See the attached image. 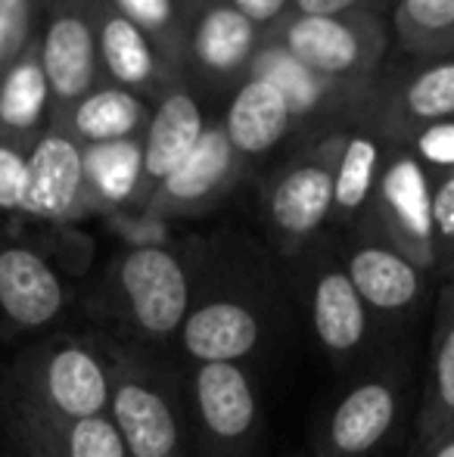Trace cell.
I'll return each instance as SVG.
<instances>
[{"label":"cell","instance_id":"28","mask_svg":"<svg viewBox=\"0 0 454 457\" xmlns=\"http://www.w3.org/2000/svg\"><path fill=\"white\" fill-rule=\"evenodd\" d=\"M395 22L408 47H445L454 37V0H401Z\"/></svg>","mask_w":454,"mask_h":457},{"label":"cell","instance_id":"34","mask_svg":"<svg viewBox=\"0 0 454 457\" xmlns=\"http://www.w3.org/2000/svg\"><path fill=\"white\" fill-rule=\"evenodd\" d=\"M234 10H240L249 22L255 25H265V22H274V19L284 12L286 0H230Z\"/></svg>","mask_w":454,"mask_h":457},{"label":"cell","instance_id":"6","mask_svg":"<svg viewBox=\"0 0 454 457\" xmlns=\"http://www.w3.org/2000/svg\"><path fill=\"white\" fill-rule=\"evenodd\" d=\"M290 262L293 295L302 312V324L330 367L349 373L376 355L386 343H392L370 318L336 249L315 240Z\"/></svg>","mask_w":454,"mask_h":457},{"label":"cell","instance_id":"21","mask_svg":"<svg viewBox=\"0 0 454 457\" xmlns=\"http://www.w3.org/2000/svg\"><path fill=\"white\" fill-rule=\"evenodd\" d=\"M97 54L103 81L131 94L156 87L162 72V56L156 44L121 12H115L106 0L97 12Z\"/></svg>","mask_w":454,"mask_h":457},{"label":"cell","instance_id":"12","mask_svg":"<svg viewBox=\"0 0 454 457\" xmlns=\"http://www.w3.org/2000/svg\"><path fill=\"white\" fill-rule=\"evenodd\" d=\"M29 184H25L22 224L62 228L91 209L85 184V146L75 144L66 131L50 125L25 150Z\"/></svg>","mask_w":454,"mask_h":457},{"label":"cell","instance_id":"18","mask_svg":"<svg viewBox=\"0 0 454 457\" xmlns=\"http://www.w3.org/2000/svg\"><path fill=\"white\" fill-rule=\"evenodd\" d=\"M206 134L202 109L187 91H171L162 96L159 109L146 121V131L140 137L144 144V181H140V199L144 205L159 184L190 156L200 137Z\"/></svg>","mask_w":454,"mask_h":457},{"label":"cell","instance_id":"16","mask_svg":"<svg viewBox=\"0 0 454 457\" xmlns=\"http://www.w3.org/2000/svg\"><path fill=\"white\" fill-rule=\"evenodd\" d=\"M454 427V277L439 283L426 377L417 392L414 442H430Z\"/></svg>","mask_w":454,"mask_h":457},{"label":"cell","instance_id":"25","mask_svg":"<svg viewBox=\"0 0 454 457\" xmlns=\"http://www.w3.org/2000/svg\"><path fill=\"white\" fill-rule=\"evenodd\" d=\"M380 144L370 134L345 140L334 171V218L343 224L361 221L380 181Z\"/></svg>","mask_w":454,"mask_h":457},{"label":"cell","instance_id":"24","mask_svg":"<svg viewBox=\"0 0 454 457\" xmlns=\"http://www.w3.org/2000/svg\"><path fill=\"white\" fill-rule=\"evenodd\" d=\"M140 181H144V144L115 140V144L85 146V184L87 199L103 209L137 205Z\"/></svg>","mask_w":454,"mask_h":457},{"label":"cell","instance_id":"33","mask_svg":"<svg viewBox=\"0 0 454 457\" xmlns=\"http://www.w3.org/2000/svg\"><path fill=\"white\" fill-rule=\"evenodd\" d=\"M414 156L424 165L451 171L454 169V119L426 125L414 137Z\"/></svg>","mask_w":454,"mask_h":457},{"label":"cell","instance_id":"37","mask_svg":"<svg viewBox=\"0 0 454 457\" xmlns=\"http://www.w3.org/2000/svg\"><path fill=\"white\" fill-rule=\"evenodd\" d=\"M184 457H190V454H184Z\"/></svg>","mask_w":454,"mask_h":457},{"label":"cell","instance_id":"17","mask_svg":"<svg viewBox=\"0 0 454 457\" xmlns=\"http://www.w3.org/2000/svg\"><path fill=\"white\" fill-rule=\"evenodd\" d=\"M0 457H131L106 414L56 423L0 427Z\"/></svg>","mask_w":454,"mask_h":457},{"label":"cell","instance_id":"35","mask_svg":"<svg viewBox=\"0 0 454 457\" xmlns=\"http://www.w3.org/2000/svg\"><path fill=\"white\" fill-rule=\"evenodd\" d=\"M296 16H343L361 0H293Z\"/></svg>","mask_w":454,"mask_h":457},{"label":"cell","instance_id":"8","mask_svg":"<svg viewBox=\"0 0 454 457\" xmlns=\"http://www.w3.org/2000/svg\"><path fill=\"white\" fill-rule=\"evenodd\" d=\"M78 308L69 274L16 230H0V343L25 345L62 330Z\"/></svg>","mask_w":454,"mask_h":457},{"label":"cell","instance_id":"13","mask_svg":"<svg viewBox=\"0 0 454 457\" xmlns=\"http://www.w3.org/2000/svg\"><path fill=\"white\" fill-rule=\"evenodd\" d=\"M334 153L299 159L268 190V228L280 255L293 259L321 237L334 218Z\"/></svg>","mask_w":454,"mask_h":457},{"label":"cell","instance_id":"29","mask_svg":"<svg viewBox=\"0 0 454 457\" xmlns=\"http://www.w3.org/2000/svg\"><path fill=\"white\" fill-rule=\"evenodd\" d=\"M41 0H0V72L31 47Z\"/></svg>","mask_w":454,"mask_h":457},{"label":"cell","instance_id":"2","mask_svg":"<svg viewBox=\"0 0 454 457\" xmlns=\"http://www.w3.org/2000/svg\"><path fill=\"white\" fill-rule=\"evenodd\" d=\"M200 262L194 246H128L78 295L87 327L115 343L171 352L194 305Z\"/></svg>","mask_w":454,"mask_h":457},{"label":"cell","instance_id":"30","mask_svg":"<svg viewBox=\"0 0 454 457\" xmlns=\"http://www.w3.org/2000/svg\"><path fill=\"white\" fill-rule=\"evenodd\" d=\"M25 184H29L25 150L0 140V230L22 228Z\"/></svg>","mask_w":454,"mask_h":457},{"label":"cell","instance_id":"31","mask_svg":"<svg viewBox=\"0 0 454 457\" xmlns=\"http://www.w3.org/2000/svg\"><path fill=\"white\" fill-rule=\"evenodd\" d=\"M433 230H436V280L454 277V169L433 184Z\"/></svg>","mask_w":454,"mask_h":457},{"label":"cell","instance_id":"1","mask_svg":"<svg viewBox=\"0 0 454 457\" xmlns=\"http://www.w3.org/2000/svg\"><path fill=\"white\" fill-rule=\"evenodd\" d=\"M286 293L259 255L202 253L194 305L171 355L181 364L259 367L286 333Z\"/></svg>","mask_w":454,"mask_h":457},{"label":"cell","instance_id":"5","mask_svg":"<svg viewBox=\"0 0 454 457\" xmlns=\"http://www.w3.org/2000/svg\"><path fill=\"white\" fill-rule=\"evenodd\" d=\"M110 339V337H106ZM112 345V389L106 417L115 423L131 457H184L187 442V392L184 364L171 352Z\"/></svg>","mask_w":454,"mask_h":457},{"label":"cell","instance_id":"3","mask_svg":"<svg viewBox=\"0 0 454 457\" xmlns=\"http://www.w3.org/2000/svg\"><path fill=\"white\" fill-rule=\"evenodd\" d=\"M110 389V339L91 327H62L25 343L0 367V427L106 414Z\"/></svg>","mask_w":454,"mask_h":457},{"label":"cell","instance_id":"23","mask_svg":"<svg viewBox=\"0 0 454 457\" xmlns=\"http://www.w3.org/2000/svg\"><path fill=\"white\" fill-rule=\"evenodd\" d=\"M194 56L209 75H236L255 54V22L230 4H215L194 25Z\"/></svg>","mask_w":454,"mask_h":457},{"label":"cell","instance_id":"14","mask_svg":"<svg viewBox=\"0 0 454 457\" xmlns=\"http://www.w3.org/2000/svg\"><path fill=\"white\" fill-rule=\"evenodd\" d=\"M367 16H296L280 31V47L318 79L367 72L380 54V35Z\"/></svg>","mask_w":454,"mask_h":457},{"label":"cell","instance_id":"20","mask_svg":"<svg viewBox=\"0 0 454 457\" xmlns=\"http://www.w3.org/2000/svg\"><path fill=\"white\" fill-rule=\"evenodd\" d=\"M146 121L150 115H146L144 100L125 87L110 85V81H100L94 91H87L81 100L54 115V125L81 146L137 140Z\"/></svg>","mask_w":454,"mask_h":457},{"label":"cell","instance_id":"22","mask_svg":"<svg viewBox=\"0 0 454 457\" xmlns=\"http://www.w3.org/2000/svg\"><path fill=\"white\" fill-rule=\"evenodd\" d=\"M290 103L284 100V94L277 87L268 85L265 79H255V75L236 91L225 119L230 144L243 156L271 153L290 134Z\"/></svg>","mask_w":454,"mask_h":457},{"label":"cell","instance_id":"36","mask_svg":"<svg viewBox=\"0 0 454 457\" xmlns=\"http://www.w3.org/2000/svg\"><path fill=\"white\" fill-rule=\"evenodd\" d=\"M408 457H454V427L430 442H411Z\"/></svg>","mask_w":454,"mask_h":457},{"label":"cell","instance_id":"4","mask_svg":"<svg viewBox=\"0 0 454 457\" xmlns=\"http://www.w3.org/2000/svg\"><path fill=\"white\" fill-rule=\"evenodd\" d=\"M417 411V373L405 339L345 373L311 429L315 457H389Z\"/></svg>","mask_w":454,"mask_h":457},{"label":"cell","instance_id":"10","mask_svg":"<svg viewBox=\"0 0 454 457\" xmlns=\"http://www.w3.org/2000/svg\"><path fill=\"white\" fill-rule=\"evenodd\" d=\"M103 0H41L35 50L54 94V115L103 81L97 12Z\"/></svg>","mask_w":454,"mask_h":457},{"label":"cell","instance_id":"11","mask_svg":"<svg viewBox=\"0 0 454 457\" xmlns=\"http://www.w3.org/2000/svg\"><path fill=\"white\" fill-rule=\"evenodd\" d=\"M401 255L436 277V230H433V181L426 165L411 153H395L380 169L374 199L361 218Z\"/></svg>","mask_w":454,"mask_h":457},{"label":"cell","instance_id":"27","mask_svg":"<svg viewBox=\"0 0 454 457\" xmlns=\"http://www.w3.org/2000/svg\"><path fill=\"white\" fill-rule=\"evenodd\" d=\"M401 115L411 125H436L454 115V60L417 72L401 91Z\"/></svg>","mask_w":454,"mask_h":457},{"label":"cell","instance_id":"38","mask_svg":"<svg viewBox=\"0 0 454 457\" xmlns=\"http://www.w3.org/2000/svg\"><path fill=\"white\" fill-rule=\"evenodd\" d=\"M309 457H315V454H309Z\"/></svg>","mask_w":454,"mask_h":457},{"label":"cell","instance_id":"32","mask_svg":"<svg viewBox=\"0 0 454 457\" xmlns=\"http://www.w3.org/2000/svg\"><path fill=\"white\" fill-rule=\"evenodd\" d=\"M115 12L137 25L150 37H169L171 22H175V4L171 0H106Z\"/></svg>","mask_w":454,"mask_h":457},{"label":"cell","instance_id":"19","mask_svg":"<svg viewBox=\"0 0 454 457\" xmlns=\"http://www.w3.org/2000/svg\"><path fill=\"white\" fill-rule=\"evenodd\" d=\"M50 125L54 94L31 41V47L0 72V140L29 150Z\"/></svg>","mask_w":454,"mask_h":457},{"label":"cell","instance_id":"7","mask_svg":"<svg viewBox=\"0 0 454 457\" xmlns=\"http://www.w3.org/2000/svg\"><path fill=\"white\" fill-rule=\"evenodd\" d=\"M190 457H265L261 379L246 364H184Z\"/></svg>","mask_w":454,"mask_h":457},{"label":"cell","instance_id":"15","mask_svg":"<svg viewBox=\"0 0 454 457\" xmlns=\"http://www.w3.org/2000/svg\"><path fill=\"white\" fill-rule=\"evenodd\" d=\"M236 175V150L230 144L225 125L206 128L200 144L190 150V156L153 190L144 203L146 212L159 218L194 215L219 203Z\"/></svg>","mask_w":454,"mask_h":457},{"label":"cell","instance_id":"26","mask_svg":"<svg viewBox=\"0 0 454 457\" xmlns=\"http://www.w3.org/2000/svg\"><path fill=\"white\" fill-rule=\"evenodd\" d=\"M252 75L277 87L284 94V100L290 103L293 115L311 112L321 103V79L311 75L302 62L293 60L280 44H268V47L259 50V56L252 60Z\"/></svg>","mask_w":454,"mask_h":457},{"label":"cell","instance_id":"9","mask_svg":"<svg viewBox=\"0 0 454 457\" xmlns=\"http://www.w3.org/2000/svg\"><path fill=\"white\" fill-rule=\"evenodd\" d=\"M340 259L383 337L405 339V327L424 308L430 280L436 277L414 265L364 221H358L355 237L345 243Z\"/></svg>","mask_w":454,"mask_h":457}]
</instances>
